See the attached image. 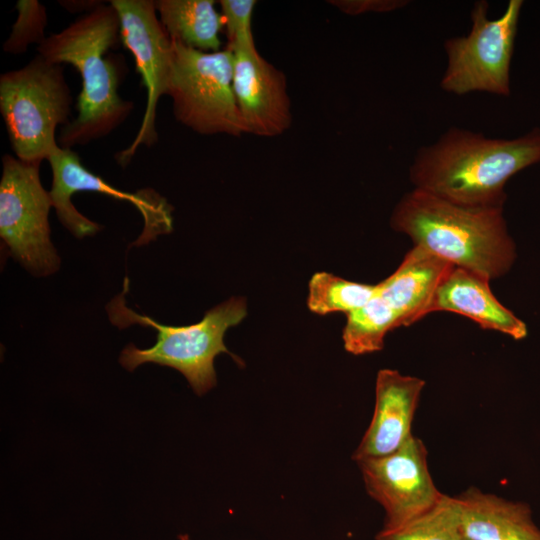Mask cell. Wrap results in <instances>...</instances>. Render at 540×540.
<instances>
[{"instance_id": "cell-1", "label": "cell", "mask_w": 540, "mask_h": 540, "mask_svg": "<svg viewBox=\"0 0 540 540\" xmlns=\"http://www.w3.org/2000/svg\"><path fill=\"white\" fill-rule=\"evenodd\" d=\"M538 162L540 128L518 138L498 139L451 127L417 150L409 177L415 189L455 205L504 209L508 180Z\"/></svg>"}, {"instance_id": "cell-22", "label": "cell", "mask_w": 540, "mask_h": 540, "mask_svg": "<svg viewBox=\"0 0 540 540\" xmlns=\"http://www.w3.org/2000/svg\"><path fill=\"white\" fill-rule=\"evenodd\" d=\"M255 0H221V16L228 43L226 48L256 49L252 21Z\"/></svg>"}, {"instance_id": "cell-12", "label": "cell", "mask_w": 540, "mask_h": 540, "mask_svg": "<svg viewBox=\"0 0 540 540\" xmlns=\"http://www.w3.org/2000/svg\"><path fill=\"white\" fill-rule=\"evenodd\" d=\"M233 89L246 133L275 137L292 123L286 75L256 49H234Z\"/></svg>"}, {"instance_id": "cell-15", "label": "cell", "mask_w": 540, "mask_h": 540, "mask_svg": "<svg viewBox=\"0 0 540 540\" xmlns=\"http://www.w3.org/2000/svg\"><path fill=\"white\" fill-rule=\"evenodd\" d=\"M454 265L418 246L399 267L377 284V294L396 313L400 326H410L430 314L434 295Z\"/></svg>"}, {"instance_id": "cell-17", "label": "cell", "mask_w": 540, "mask_h": 540, "mask_svg": "<svg viewBox=\"0 0 540 540\" xmlns=\"http://www.w3.org/2000/svg\"><path fill=\"white\" fill-rule=\"evenodd\" d=\"M159 20L170 39L204 52L221 50V13L213 0L154 1Z\"/></svg>"}, {"instance_id": "cell-16", "label": "cell", "mask_w": 540, "mask_h": 540, "mask_svg": "<svg viewBox=\"0 0 540 540\" xmlns=\"http://www.w3.org/2000/svg\"><path fill=\"white\" fill-rule=\"evenodd\" d=\"M465 540H540V529L524 502L509 501L470 487L456 496Z\"/></svg>"}, {"instance_id": "cell-25", "label": "cell", "mask_w": 540, "mask_h": 540, "mask_svg": "<svg viewBox=\"0 0 540 540\" xmlns=\"http://www.w3.org/2000/svg\"><path fill=\"white\" fill-rule=\"evenodd\" d=\"M462 540H465V539H462Z\"/></svg>"}, {"instance_id": "cell-24", "label": "cell", "mask_w": 540, "mask_h": 540, "mask_svg": "<svg viewBox=\"0 0 540 540\" xmlns=\"http://www.w3.org/2000/svg\"><path fill=\"white\" fill-rule=\"evenodd\" d=\"M179 539L180 540H190L188 535H180Z\"/></svg>"}, {"instance_id": "cell-20", "label": "cell", "mask_w": 540, "mask_h": 540, "mask_svg": "<svg viewBox=\"0 0 540 540\" xmlns=\"http://www.w3.org/2000/svg\"><path fill=\"white\" fill-rule=\"evenodd\" d=\"M376 540H462L456 497L446 494L429 511L395 529H382Z\"/></svg>"}, {"instance_id": "cell-3", "label": "cell", "mask_w": 540, "mask_h": 540, "mask_svg": "<svg viewBox=\"0 0 540 540\" xmlns=\"http://www.w3.org/2000/svg\"><path fill=\"white\" fill-rule=\"evenodd\" d=\"M503 211L462 207L413 188L395 206L390 225L414 246L491 280L508 273L517 257Z\"/></svg>"}, {"instance_id": "cell-14", "label": "cell", "mask_w": 540, "mask_h": 540, "mask_svg": "<svg viewBox=\"0 0 540 540\" xmlns=\"http://www.w3.org/2000/svg\"><path fill=\"white\" fill-rule=\"evenodd\" d=\"M487 278L472 271L452 267L440 283L431 307L463 315L481 328L498 331L515 340L528 334L526 323L494 296Z\"/></svg>"}, {"instance_id": "cell-9", "label": "cell", "mask_w": 540, "mask_h": 540, "mask_svg": "<svg viewBox=\"0 0 540 540\" xmlns=\"http://www.w3.org/2000/svg\"><path fill=\"white\" fill-rule=\"evenodd\" d=\"M47 160L52 171L49 191L52 206L61 224L76 238L93 236L101 230L99 224L81 214L73 205L71 197L80 191L102 193L116 200L127 201L137 208L143 217L144 228L131 246H143L161 234L172 232L173 207L154 189L143 188L136 192L120 190L87 169L72 149L57 146Z\"/></svg>"}, {"instance_id": "cell-10", "label": "cell", "mask_w": 540, "mask_h": 540, "mask_svg": "<svg viewBox=\"0 0 540 540\" xmlns=\"http://www.w3.org/2000/svg\"><path fill=\"white\" fill-rule=\"evenodd\" d=\"M109 2L118 12L121 41L133 55L136 70L147 93L144 115L134 140L115 155L118 164L126 167L140 146L151 147L158 141L157 106L160 98L167 95L173 62V42L157 17L154 1Z\"/></svg>"}, {"instance_id": "cell-8", "label": "cell", "mask_w": 540, "mask_h": 540, "mask_svg": "<svg viewBox=\"0 0 540 540\" xmlns=\"http://www.w3.org/2000/svg\"><path fill=\"white\" fill-rule=\"evenodd\" d=\"M40 164L2 156L0 236L10 255L37 277L59 269L60 257L50 239L52 200L40 181Z\"/></svg>"}, {"instance_id": "cell-13", "label": "cell", "mask_w": 540, "mask_h": 540, "mask_svg": "<svg viewBox=\"0 0 540 540\" xmlns=\"http://www.w3.org/2000/svg\"><path fill=\"white\" fill-rule=\"evenodd\" d=\"M424 386V380L402 375L397 370L378 372L374 413L352 455L355 461L389 455L413 436L412 421Z\"/></svg>"}, {"instance_id": "cell-23", "label": "cell", "mask_w": 540, "mask_h": 540, "mask_svg": "<svg viewBox=\"0 0 540 540\" xmlns=\"http://www.w3.org/2000/svg\"><path fill=\"white\" fill-rule=\"evenodd\" d=\"M328 3L344 14L360 15L370 12H391L406 6L409 2L405 0H333Z\"/></svg>"}, {"instance_id": "cell-6", "label": "cell", "mask_w": 540, "mask_h": 540, "mask_svg": "<svg viewBox=\"0 0 540 540\" xmlns=\"http://www.w3.org/2000/svg\"><path fill=\"white\" fill-rule=\"evenodd\" d=\"M172 42L167 95L176 120L201 135L247 134L233 89V52H204Z\"/></svg>"}, {"instance_id": "cell-5", "label": "cell", "mask_w": 540, "mask_h": 540, "mask_svg": "<svg viewBox=\"0 0 540 540\" xmlns=\"http://www.w3.org/2000/svg\"><path fill=\"white\" fill-rule=\"evenodd\" d=\"M72 94L63 65L36 55L0 76V112L15 157L27 163L48 158L59 146L58 126L68 124Z\"/></svg>"}, {"instance_id": "cell-18", "label": "cell", "mask_w": 540, "mask_h": 540, "mask_svg": "<svg viewBox=\"0 0 540 540\" xmlns=\"http://www.w3.org/2000/svg\"><path fill=\"white\" fill-rule=\"evenodd\" d=\"M398 327L396 313L376 293L366 305L347 315L342 334L344 348L354 355L380 351L386 334Z\"/></svg>"}, {"instance_id": "cell-11", "label": "cell", "mask_w": 540, "mask_h": 540, "mask_svg": "<svg viewBox=\"0 0 540 540\" xmlns=\"http://www.w3.org/2000/svg\"><path fill=\"white\" fill-rule=\"evenodd\" d=\"M424 443L414 435L395 452L356 461L367 493L385 510L382 529H395L443 497L433 482Z\"/></svg>"}, {"instance_id": "cell-19", "label": "cell", "mask_w": 540, "mask_h": 540, "mask_svg": "<svg viewBox=\"0 0 540 540\" xmlns=\"http://www.w3.org/2000/svg\"><path fill=\"white\" fill-rule=\"evenodd\" d=\"M377 293V284L353 282L331 273H315L309 281L307 305L310 311L325 315H347L366 305Z\"/></svg>"}, {"instance_id": "cell-7", "label": "cell", "mask_w": 540, "mask_h": 540, "mask_svg": "<svg viewBox=\"0 0 540 540\" xmlns=\"http://www.w3.org/2000/svg\"><path fill=\"white\" fill-rule=\"evenodd\" d=\"M522 5V0H510L499 18L490 19L489 3H474L470 32L444 43L447 66L440 80L442 90L455 95H510V65Z\"/></svg>"}, {"instance_id": "cell-21", "label": "cell", "mask_w": 540, "mask_h": 540, "mask_svg": "<svg viewBox=\"0 0 540 540\" xmlns=\"http://www.w3.org/2000/svg\"><path fill=\"white\" fill-rule=\"evenodd\" d=\"M15 7L17 18L3 43V51L18 55L25 53L29 45L39 46L46 39L48 18L46 7L38 0H18Z\"/></svg>"}, {"instance_id": "cell-4", "label": "cell", "mask_w": 540, "mask_h": 540, "mask_svg": "<svg viewBox=\"0 0 540 540\" xmlns=\"http://www.w3.org/2000/svg\"><path fill=\"white\" fill-rule=\"evenodd\" d=\"M128 289L129 280L125 278L123 291L107 304L111 323L120 329L140 325L157 330L152 347L139 349L130 343L122 350L119 362L128 371L145 363L171 367L185 376L197 395H203L216 385L215 357L226 353L238 360L225 346L224 335L246 316L243 297H232L218 304L195 324L170 326L128 308L125 302Z\"/></svg>"}, {"instance_id": "cell-2", "label": "cell", "mask_w": 540, "mask_h": 540, "mask_svg": "<svg viewBox=\"0 0 540 540\" xmlns=\"http://www.w3.org/2000/svg\"><path fill=\"white\" fill-rule=\"evenodd\" d=\"M121 41L120 19L113 5L101 2L37 47L38 55L55 64H70L82 79L77 116L62 127L58 144L71 149L103 138L131 114L134 103L119 95L123 59L106 55Z\"/></svg>"}]
</instances>
